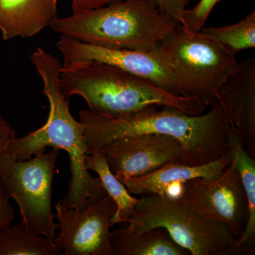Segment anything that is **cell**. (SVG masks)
I'll list each match as a JSON object with an SVG mask.
<instances>
[{"mask_svg": "<svg viewBox=\"0 0 255 255\" xmlns=\"http://www.w3.org/2000/svg\"><path fill=\"white\" fill-rule=\"evenodd\" d=\"M248 202V219L246 228L238 238L241 255H255V159L248 155L241 142L233 155Z\"/></svg>", "mask_w": 255, "mask_h": 255, "instance_id": "obj_18", "label": "cell"}, {"mask_svg": "<svg viewBox=\"0 0 255 255\" xmlns=\"http://www.w3.org/2000/svg\"><path fill=\"white\" fill-rule=\"evenodd\" d=\"M57 46L63 55V68L80 62H102L152 82L172 95L182 96L177 77L157 49H113L88 44L67 36H61Z\"/></svg>", "mask_w": 255, "mask_h": 255, "instance_id": "obj_10", "label": "cell"}, {"mask_svg": "<svg viewBox=\"0 0 255 255\" xmlns=\"http://www.w3.org/2000/svg\"><path fill=\"white\" fill-rule=\"evenodd\" d=\"M100 151L114 174L129 177L152 173L166 164H182L184 155L177 139L153 133L114 139Z\"/></svg>", "mask_w": 255, "mask_h": 255, "instance_id": "obj_11", "label": "cell"}, {"mask_svg": "<svg viewBox=\"0 0 255 255\" xmlns=\"http://www.w3.org/2000/svg\"><path fill=\"white\" fill-rule=\"evenodd\" d=\"M204 36L218 42L236 55L243 50L255 47V11H253L239 22L220 27L202 28Z\"/></svg>", "mask_w": 255, "mask_h": 255, "instance_id": "obj_19", "label": "cell"}, {"mask_svg": "<svg viewBox=\"0 0 255 255\" xmlns=\"http://www.w3.org/2000/svg\"><path fill=\"white\" fill-rule=\"evenodd\" d=\"M127 223L133 233L164 228L191 255H241L238 238L225 223L206 219L164 193L140 196Z\"/></svg>", "mask_w": 255, "mask_h": 255, "instance_id": "obj_6", "label": "cell"}, {"mask_svg": "<svg viewBox=\"0 0 255 255\" xmlns=\"http://www.w3.org/2000/svg\"><path fill=\"white\" fill-rule=\"evenodd\" d=\"M179 21L157 9L152 0H122L57 18L53 31L94 46L152 51Z\"/></svg>", "mask_w": 255, "mask_h": 255, "instance_id": "obj_4", "label": "cell"}, {"mask_svg": "<svg viewBox=\"0 0 255 255\" xmlns=\"http://www.w3.org/2000/svg\"><path fill=\"white\" fill-rule=\"evenodd\" d=\"M15 138V130L7 122L0 116V155L6 152L8 145Z\"/></svg>", "mask_w": 255, "mask_h": 255, "instance_id": "obj_23", "label": "cell"}, {"mask_svg": "<svg viewBox=\"0 0 255 255\" xmlns=\"http://www.w3.org/2000/svg\"><path fill=\"white\" fill-rule=\"evenodd\" d=\"M157 50L177 77L182 97L198 99L206 107L217 105L220 88L239 65L227 48L180 23Z\"/></svg>", "mask_w": 255, "mask_h": 255, "instance_id": "obj_5", "label": "cell"}, {"mask_svg": "<svg viewBox=\"0 0 255 255\" xmlns=\"http://www.w3.org/2000/svg\"><path fill=\"white\" fill-rule=\"evenodd\" d=\"M174 198L206 219L225 223L241 237L248 219V202L234 158L222 175L181 183Z\"/></svg>", "mask_w": 255, "mask_h": 255, "instance_id": "obj_8", "label": "cell"}, {"mask_svg": "<svg viewBox=\"0 0 255 255\" xmlns=\"http://www.w3.org/2000/svg\"><path fill=\"white\" fill-rule=\"evenodd\" d=\"M111 245L114 255H188L190 253L177 245L163 228L141 233L124 229L111 231Z\"/></svg>", "mask_w": 255, "mask_h": 255, "instance_id": "obj_15", "label": "cell"}, {"mask_svg": "<svg viewBox=\"0 0 255 255\" xmlns=\"http://www.w3.org/2000/svg\"><path fill=\"white\" fill-rule=\"evenodd\" d=\"M58 0H0V31L4 40L30 38L51 26Z\"/></svg>", "mask_w": 255, "mask_h": 255, "instance_id": "obj_14", "label": "cell"}, {"mask_svg": "<svg viewBox=\"0 0 255 255\" xmlns=\"http://www.w3.org/2000/svg\"><path fill=\"white\" fill-rule=\"evenodd\" d=\"M85 167L98 174L104 188L117 206V212L111 220V226L119 223H127L138 202L139 199L129 194L127 188L116 177L107 162L102 151L94 152L85 157Z\"/></svg>", "mask_w": 255, "mask_h": 255, "instance_id": "obj_16", "label": "cell"}, {"mask_svg": "<svg viewBox=\"0 0 255 255\" xmlns=\"http://www.w3.org/2000/svg\"><path fill=\"white\" fill-rule=\"evenodd\" d=\"M60 229L55 243L64 255H114L111 245V220L117 206L110 196L89 204L83 211L65 205L55 206Z\"/></svg>", "mask_w": 255, "mask_h": 255, "instance_id": "obj_9", "label": "cell"}, {"mask_svg": "<svg viewBox=\"0 0 255 255\" xmlns=\"http://www.w3.org/2000/svg\"><path fill=\"white\" fill-rule=\"evenodd\" d=\"M30 59L43 80V93L50 103L49 116L43 127L10 142L6 152L18 161L46 152L48 147L67 152L71 179L63 200L68 207L83 211L89 204L107 195L100 177H92L85 167L83 124L73 118L70 102L60 90V60L41 48L32 53Z\"/></svg>", "mask_w": 255, "mask_h": 255, "instance_id": "obj_2", "label": "cell"}, {"mask_svg": "<svg viewBox=\"0 0 255 255\" xmlns=\"http://www.w3.org/2000/svg\"><path fill=\"white\" fill-rule=\"evenodd\" d=\"M150 106L118 118L80 112L87 155L99 152L114 139L141 134H161L177 139L184 150L182 164L199 166L232 153L241 142L230 128L222 107L212 106L206 114L189 115L171 107Z\"/></svg>", "mask_w": 255, "mask_h": 255, "instance_id": "obj_1", "label": "cell"}, {"mask_svg": "<svg viewBox=\"0 0 255 255\" xmlns=\"http://www.w3.org/2000/svg\"><path fill=\"white\" fill-rule=\"evenodd\" d=\"M60 150L18 161L7 152L0 155V177L9 198L19 208L25 226L54 242L59 225L52 211V184Z\"/></svg>", "mask_w": 255, "mask_h": 255, "instance_id": "obj_7", "label": "cell"}, {"mask_svg": "<svg viewBox=\"0 0 255 255\" xmlns=\"http://www.w3.org/2000/svg\"><path fill=\"white\" fill-rule=\"evenodd\" d=\"M220 0H200L197 5L191 9H186L183 14L182 23L186 29L197 33L204 27L211 11Z\"/></svg>", "mask_w": 255, "mask_h": 255, "instance_id": "obj_20", "label": "cell"}, {"mask_svg": "<svg viewBox=\"0 0 255 255\" xmlns=\"http://www.w3.org/2000/svg\"><path fill=\"white\" fill-rule=\"evenodd\" d=\"M59 86L67 99L81 96L90 113L105 118H118L150 106L171 107L189 115H200L206 108L194 97L172 95L145 79L94 60L62 68Z\"/></svg>", "mask_w": 255, "mask_h": 255, "instance_id": "obj_3", "label": "cell"}, {"mask_svg": "<svg viewBox=\"0 0 255 255\" xmlns=\"http://www.w3.org/2000/svg\"><path fill=\"white\" fill-rule=\"evenodd\" d=\"M233 155L234 150L232 153L223 156L214 162L199 166L166 164L152 173L140 177H129L122 174H115V176L131 195L142 196L152 194H166L172 186L195 178L207 180L218 179L233 160Z\"/></svg>", "mask_w": 255, "mask_h": 255, "instance_id": "obj_13", "label": "cell"}, {"mask_svg": "<svg viewBox=\"0 0 255 255\" xmlns=\"http://www.w3.org/2000/svg\"><path fill=\"white\" fill-rule=\"evenodd\" d=\"M0 177V230L9 227L14 219V210Z\"/></svg>", "mask_w": 255, "mask_h": 255, "instance_id": "obj_22", "label": "cell"}, {"mask_svg": "<svg viewBox=\"0 0 255 255\" xmlns=\"http://www.w3.org/2000/svg\"><path fill=\"white\" fill-rule=\"evenodd\" d=\"M157 9L166 13L182 23L183 14L187 9V6L190 0H152Z\"/></svg>", "mask_w": 255, "mask_h": 255, "instance_id": "obj_21", "label": "cell"}, {"mask_svg": "<svg viewBox=\"0 0 255 255\" xmlns=\"http://www.w3.org/2000/svg\"><path fill=\"white\" fill-rule=\"evenodd\" d=\"M218 104L230 128L248 155L255 158V59L239 63L237 70L221 87Z\"/></svg>", "mask_w": 255, "mask_h": 255, "instance_id": "obj_12", "label": "cell"}, {"mask_svg": "<svg viewBox=\"0 0 255 255\" xmlns=\"http://www.w3.org/2000/svg\"><path fill=\"white\" fill-rule=\"evenodd\" d=\"M63 250L55 242L32 231L21 221L0 230V255H59Z\"/></svg>", "mask_w": 255, "mask_h": 255, "instance_id": "obj_17", "label": "cell"}, {"mask_svg": "<svg viewBox=\"0 0 255 255\" xmlns=\"http://www.w3.org/2000/svg\"><path fill=\"white\" fill-rule=\"evenodd\" d=\"M122 0H73V10L74 14H78L90 10L102 7L107 4Z\"/></svg>", "mask_w": 255, "mask_h": 255, "instance_id": "obj_24", "label": "cell"}]
</instances>
